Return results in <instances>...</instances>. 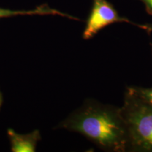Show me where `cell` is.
<instances>
[{"label": "cell", "mask_w": 152, "mask_h": 152, "mask_svg": "<svg viewBox=\"0 0 152 152\" xmlns=\"http://www.w3.org/2000/svg\"><path fill=\"white\" fill-rule=\"evenodd\" d=\"M58 127L83 134L104 151H127L128 130L121 108L87 99Z\"/></svg>", "instance_id": "obj_1"}, {"label": "cell", "mask_w": 152, "mask_h": 152, "mask_svg": "<svg viewBox=\"0 0 152 152\" xmlns=\"http://www.w3.org/2000/svg\"><path fill=\"white\" fill-rule=\"evenodd\" d=\"M121 111L128 130L127 151L152 152V106L130 87Z\"/></svg>", "instance_id": "obj_2"}, {"label": "cell", "mask_w": 152, "mask_h": 152, "mask_svg": "<svg viewBox=\"0 0 152 152\" xmlns=\"http://www.w3.org/2000/svg\"><path fill=\"white\" fill-rule=\"evenodd\" d=\"M115 23H128L144 30H147L146 25L134 23L128 18L120 16L113 6L107 0H93L92 8L87 19L83 38L92 39L101 30Z\"/></svg>", "instance_id": "obj_3"}, {"label": "cell", "mask_w": 152, "mask_h": 152, "mask_svg": "<svg viewBox=\"0 0 152 152\" xmlns=\"http://www.w3.org/2000/svg\"><path fill=\"white\" fill-rule=\"evenodd\" d=\"M7 134L12 152H35L37 142L41 140L40 133L37 130L29 134H20L13 129L9 128Z\"/></svg>", "instance_id": "obj_4"}, {"label": "cell", "mask_w": 152, "mask_h": 152, "mask_svg": "<svg viewBox=\"0 0 152 152\" xmlns=\"http://www.w3.org/2000/svg\"><path fill=\"white\" fill-rule=\"evenodd\" d=\"M33 16V15H58V16L66 17V18L73 19V20H80V19L71 15L64 14L56 9L49 7L47 4H43L39 7H36L33 10H11L9 9H4L0 7V19L4 18H9V17L16 16Z\"/></svg>", "instance_id": "obj_5"}, {"label": "cell", "mask_w": 152, "mask_h": 152, "mask_svg": "<svg viewBox=\"0 0 152 152\" xmlns=\"http://www.w3.org/2000/svg\"><path fill=\"white\" fill-rule=\"evenodd\" d=\"M133 88L142 99H144L148 104L152 106V87L149 88L133 87Z\"/></svg>", "instance_id": "obj_6"}, {"label": "cell", "mask_w": 152, "mask_h": 152, "mask_svg": "<svg viewBox=\"0 0 152 152\" xmlns=\"http://www.w3.org/2000/svg\"><path fill=\"white\" fill-rule=\"evenodd\" d=\"M145 5L147 12L149 15H152V0H140Z\"/></svg>", "instance_id": "obj_7"}, {"label": "cell", "mask_w": 152, "mask_h": 152, "mask_svg": "<svg viewBox=\"0 0 152 152\" xmlns=\"http://www.w3.org/2000/svg\"><path fill=\"white\" fill-rule=\"evenodd\" d=\"M147 25V30L146 31L147 33H150V32H152V24H146Z\"/></svg>", "instance_id": "obj_8"}, {"label": "cell", "mask_w": 152, "mask_h": 152, "mask_svg": "<svg viewBox=\"0 0 152 152\" xmlns=\"http://www.w3.org/2000/svg\"><path fill=\"white\" fill-rule=\"evenodd\" d=\"M3 102V97H2V94H1V92H0V108H1V104H2Z\"/></svg>", "instance_id": "obj_9"}]
</instances>
